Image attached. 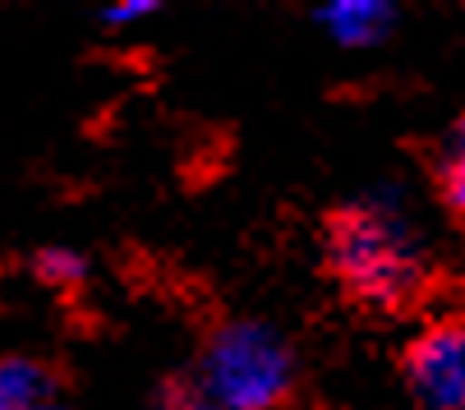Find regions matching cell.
I'll return each instance as SVG.
<instances>
[{
  "label": "cell",
  "instance_id": "3957f363",
  "mask_svg": "<svg viewBox=\"0 0 465 410\" xmlns=\"http://www.w3.org/2000/svg\"><path fill=\"white\" fill-rule=\"evenodd\" d=\"M401 374L420 410H465V323L442 318L424 327L406 346Z\"/></svg>",
  "mask_w": 465,
  "mask_h": 410
},
{
  "label": "cell",
  "instance_id": "ba28073f",
  "mask_svg": "<svg viewBox=\"0 0 465 410\" xmlns=\"http://www.w3.org/2000/svg\"><path fill=\"white\" fill-rule=\"evenodd\" d=\"M148 15H157L153 0H124V5H106V10H102V24H106V28H124V24H139V19H148Z\"/></svg>",
  "mask_w": 465,
  "mask_h": 410
},
{
  "label": "cell",
  "instance_id": "277c9868",
  "mask_svg": "<svg viewBox=\"0 0 465 410\" xmlns=\"http://www.w3.org/2000/svg\"><path fill=\"white\" fill-rule=\"evenodd\" d=\"M318 28L346 46V51H369L396 28V5L387 0H331L318 10Z\"/></svg>",
  "mask_w": 465,
  "mask_h": 410
},
{
  "label": "cell",
  "instance_id": "52a82bcc",
  "mask_svg": "<svg viewBox=\"0 0 465 410\" xmlns=\"http://www.w3.org/2000/svg\"><path fill=\"white\" fill-rule=\"evenodd\" d=\"M33 272H37V282H42V286H51V291H79V286H84V277H88V258H84L79 249L46 245V249H37Z\"/></svg>",
  "mask_w": 465,
  "mask_h": 410
},
{
  "label": "cell",
  "instance_id": "6da1fadb",
  "mask_svg": "<svg viewBox=\"0 0 465 410\" xmlns=\"http://www.w3.org/2000/svg\"><path fill=\"white\" fill-rule=\"evenodd\" d=\"M327 267L360 305L401 309L424 286L429 254L406 203L378 189L327 217Z\"/></svg>",
  "mask_w": 465,
  "mask_h": 410
},
{
  "label": "cell",
  "instance_id": "9c48e42d",
  "mask_svg": "<svg viewBox=\"0 0 465 410\" xmlns=\"http://www.w3.org/2000/svg\"><path fill=\"white\" fill-rule=\"evenodd\" d=\"M55 410H70V405H64V401H60V405H55Z\"/></svg>",
  "mask_w": 465,
  "mask_h": 410
},
{
  "label": "cell",
  "instance_id": "7a4b0ae2",
  "mask_svg": "<svg viewBox=\"0 0 465 410\" xmlns=\"http://www.w3.org/2000/svg\"><path fill=\"white\" fill-rule=\"evenodd\" d=\"M180 383L198 410H277L295 392V351L277 327L235 318L203 341Z\"/></svg>",
  "mask_w": 465,
  "mask_h": 410
},
{
  "label": "cell",
  "instance_id": "8992f818",
  "mask_svg": "<svg viewBox=\"0 0 465 410\" xmlns=\"http://www.w3.org/2000/svg\"><path fill=\"white\" fill-rule=\"evenodd\" d=\"M438 189H442V203L465 222V120L447 129V139L438 148Z\"/></svg>",
  "mask_w": 465,
  "mask_h": 410
},
{
  "label": "cell",
  "instance_id": "5b68a950",
  "mask_svg": "<svg viewBox=\"0 0 465 410\" xmlns=\"http://www.w3.org/2000/svg\"><path fill=\"white\" fill-rule=\"evenodd\" d=\"M60 383L51 365L33 355H5L0 360V410H55Z\"/></svg>",
  "mask_w": 465,
  "mask_h": 410
}]
</instances>
